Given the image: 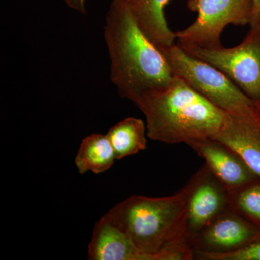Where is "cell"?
I'll list each match as a JSON object with an SVG mask.
<instances>
[{"instance_id":"14","label":"cell","mask_w":260,"mask_h":260,"mask_svg":"<svg viewBox=\"0 0 260 260\" xmlns=\"http://www.w3.org/2000/svg\"><path fill=\"white\" fill-rule=\"evenodd\" d=\"M146 129L144 121L135 117L125 118L109 129L106 135L112 145L116 160L146 148Z\"/></svg>"},{"instance_id":"7","label":"cell","mask_w":260,"mask_h":260,"mask_svg":"<svg viewBox=\"0 0 260 260\" xmlns=\"http://www.w3.org/2000/svg\"><path fill=\"white\" fill-rule=\"evenodd\" d=\"M200 172L199 180L188 203L186 222L189 241L232 208L230 193L206 164Z\"/></svg>"},{"instance_id":"10","label":"cell","mask_w":260,"mask_h":260,"mask_svg":"<svg viewBox=\"0 0 260 260\" xmlns=\"http://www.w3.org/2000/svg\"><path fill=\"white\" fill-rule=\"evenodd\" d=\"M88 254L90 260H150L125 234L104 216L94 226Z\"/></svg>"},{"instance_id":"13","label":"cell","mask_w":260,"mask_h":260,"mask_svg":"<svg viewBox=\"0 0 260 260\" xmlns=\"http://www.w3.org/2000/svg\"><path fill=\"white\" fill-rule=\"evenodd\" d=\"M116 160L107 135L94 133L84 138L75 159L80 174L88 172L99 174L107 172Z\"/></svg>"},{"instance_id":"12","label":"cell","mask_w":260,"mask_h":260,"mask_svg":"<svg viewBox=\"0 0 260 260\" xmlns=\"http://www.w3.org/2000/svg\"><path fill=\"white\" fill-rule=\"evenodd\" d=\"M171 0H126L140 30L159 49L172 47L177 39L165 16L166 7Z\"/></svg>"},{"instance_id":"8","label":"cell","mask_w":260,"mask_h":260,"mask_svg":"<svg viewBox=\"0 0 260 260\" xmlns=\"http://www.w3.org/2000/svg\"><path fill=\"white\" fill-rule=\"evenodd\" d=\"M258 235L255 228L231 208L191 238L190 244L194 252H228L246 245Z\"/></svg>"},{"instance_id":"4","label":"cell","mask_w":260,"mask_h":260,"mask_svg":"<svg viewBox=\"0 0 260 260\" xmlns=\"http://www.w3.org/2000/svg\"><path fill=\"white\" fill-rule=\"evenodd\" d=\"M160 49L174 75L213 105L233 117L259 124L255 102L221 71L188 54L178 44Z\"/></svg>"},{"instance_id":"17","label":"cell","mask_w":260,"mask_h":260,"mask_svg":"<svg viewBox=\"0 0 260 260\" xmlns=\"http://www.w3.org/2000/svg\"><path fill=\"white\" fill-rule=\"evenodd\" d=\"M64 4L75 12L85 15L87 13V0H62Z\"/></svg>"},{"instance_id":"6","label":"cell","mask_w":260,"mask_h":260,"mask_svg":"<svg viewBox=\"0 0 260 260\" xmlns=\"http://www.w3.org/2000/svg\"><path fill=\"white\" fill-rule=\"evenodd\" d=\"M240 44L232 48H182L190 55L221 71L255 103L260 102V21ZM180 47V46H179Z\"/></svg>"},{"instance_id":"2","label":"cell","mask_w":260,"mask_h":260,"mask_svg":"<svg viewBox=\"0 0 260 260\" xmlns=\"http://www.w3.org/2000/svg\"><path fill=\"white\" fill-rule=\"evenodd\" d=\"M104 39L110 78L118 94L137 106L164 90L174 78L161 50L145 37L126 0H112L106 15Z\"/></svg>"},{"instance_id":"19","label":"cell","mask_w":260,"mask_h":260,"mask_svg":"<svg viewBox=\"0 0 260 260\" xmlns=\"http://www.w3.org/2000/svg\"><path fill=\"white\" fill-rule=\"evenodd\" d=\"M256 110H257V115L258 119H259V124H260V102L255 103Z\"/></svg>"},{"instance_id":"15","label":"cell","mask_w":260,"mask_h":260,"mask_svg":"<svg viewBox=\"0 0 260 260\" xmlns=\"http://www.w3.org/2000/svg\"><path fill=\"white\" fill-rule=\"evenodd\" d=\"M230 196L233 209L260 221V184H246Z\"/></svg>"},{"instance_id":"5","label":"cell","mask_w":260,"mask_h":260,"mask_svg":"<svg viewBox=\"0 0 260 260\" xmlns=\"http://www.w3.org/2000/svg\"><path fill=\"white\" fill-rule=\"evenodd\" d=\"M187 8L198 15L189 26L175 32L182 48L221 47L220 36L227 25L244 26L254 19L253 0H188Z\"/></svg>"},{"instance_id":"3","label":"cell","mask_w":260,"mask_h":260,"mask_svg":"<svg viewBox=\"0 0 260 260\" xmlns=\"http://www.w3.org/2000/svg\"><path fill=\"white\" fill-rule=\"evenodd\" d=\"M136 107L146 119L148 138L167 144L214 138L228 115L177 75L167 88Z\"/></svg>"},{"instance_id":"1","label":"cell","mask_w":260,"mask_h":260,"mask_svg":"<svg viewBox=\"0 0 260 260\" xmlns=\"http://www.w3.org/2000/svg\"><path fill=\"white\" fill-rule=\"evenodd\" d=\"M200 170L180 191L164 198L132 196L104 218L133 241L150 260L194 259L187 233V206Z\"/></svg>"},{"instance_id":"11","label":"cell","mask_w":260,"mask_h":260,"mask_svg":"<svg viewBox=\"0 0 260 260\" xmlns=\"http://www.w3.org/2000/svg\"><path fill=\"white\" fill-rule=\"evenodd\" d=\"M213 139L237 154L251 172L260 177V124L228 114L223 126Z\"/></svg>"},{"instance_id":"9","label":"cell","mask_w":260,"mask_h":260,"mask_svg":"<svg viewBox=\"0 0 260 260\" xmlns=\"http://www.w3.org/2000/svg\"><path fill=\"white\" fill-rule=\"evenodd\" d=\"M204 159L212 174L232 194L252 181L254 175L242 159L218 140H195L187 144Z\"/></svg>"},{"instance_id":"16","label":"cell","mask_w":260,"mask_h":260,"mask_svg":"<svg viewBox=\"0 0 260 260\" xmlns=\"http://www.w3.org/2000/svg\"><path fill=\"white\" fill-rule=\"evenodd\" d=\"M194 259L200 260H260V239L246 245L223 253L194 251Z\"/></svg>"},{"instance_id":"18","label":"cell","mask_w":260,"mask_h":260,"mask_svg":"<svg viewBox=\"0 0 260 260\" xmlns=\"http://www.w3.org/2000/svg\"><path fill=\"white\" fill-rule=\"evenodd\" d=\"M253 2H254V19L251 23L260 21V0H253Z\"/></svg>"}]
</instances>
